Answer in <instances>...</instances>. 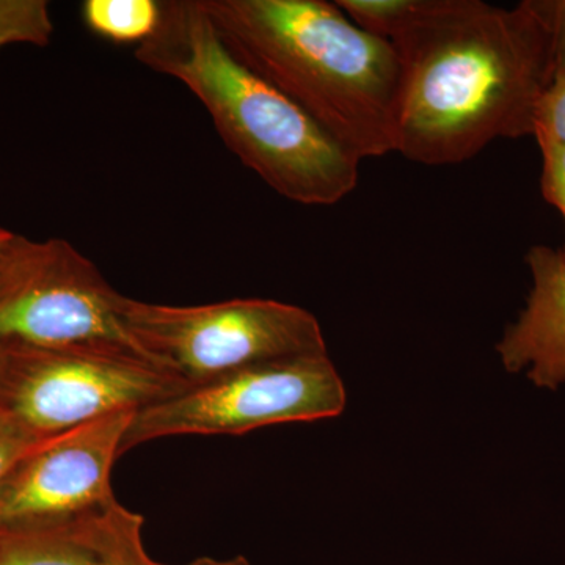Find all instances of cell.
I'll list each match as a JSON object with an SVG mask.
<instances>
[{"instance_id": "1", "label": "cell", "mask_w": 565, "mask_h": 565, "mask_svg": "<svg viewBox=\"0 0 565 565\" xmlns=\"http://www.w3.org/2000/svg\"><path fill=\"white\" fill-rule=\"evenodd\" d=\"M390 41L401 65L396 152L408 161L455 166L494 140L534 137L557 62L542 0H414Z\"/></svg>"}, {"instance_id": "2", "label": "cell", "mask_w": 565, "mask_h": 565, "mask_svg": "<svg viewBox=\"0 0 565 565\" xmlns=\"http://www.w3.org/2000/svg\"><path fill=\"white\" fill-rule=\"evenodd\" d=\"M237 61L359 161L396 152L401 65L392 41L326 0H202Z\"/></svg>"}, {"instance_id": "3", "label": "cell", "mask_w": 565, "mask_h": 565, "mask_svg": "<svg viewBox=\"0 0 565 565\" xmlns=\"http://www.w3.org/2000/svg\"><path fill=\"white\" fill-rule=\"evenodd\" d=\"M136 58L185 85L223 143L278 195L332 206L355 191L362 161L234 57L202 0L162 2L158 31L137 46Z\"/></svg>"}, {"instance_id": "4", "label": "cell", "mask_w": 565, "mask_h": 565, "mask_svg": "<svg viewBox=\"0 0 565 565\" xmlns=\"http://www.w3.org/2000/svg\"><path fill=\"white\" fill-rule=\"evenodd\" d=\"M189 384L131 345L3 344L0 411L39 437L139 411Z\"/></svg>"}, {"instance_id": "5", "label": "cell", "mask_w": 565, "mask_h": 565, "mask_svg": "<svg viewBox=\"0 0 565 565\" xmlns=\"http://www.w3.org/2000/svg\"><path fill=\"white\" fill-rule=\"evenodd\" d=\"M120 313L134 344L189 386L253 364L327 353L316 316L273 299L177 307L122 296Z\"/></svg>"}, {"instance_id": "6", "label": "cell", "mask_w": 565, "mask_h": 565, "mask_svg": "<svg viewBox=\"0 0 565 565\" xmlns=\"http://www.w3.org/2000/svg\"><path fill=\"white\" fill-rule=\"evenodd\" d=\"M348 404L329 353L253 364L136 411L121 456L159 438L243 435L274 424L337 418Z\"/></svg>"}, {"instance_id": "7", "label": "cell", "mask_w": 565, "mask_h": 565, "mask_svg": "<svg viewBox=\"0 0 565 565\" xmlns=\"http://www.w3.org/2000/svg\"><path fill=\"white\" fill-rule=\"evenodd\" d=\"M121 297L68 241L13 233L0 248L2 345L115 343L139 349L122 323Z\"/></svg>"}, {"instance_id": "8", "label": "cell", "mask_w": 565, "mask_h": 565, "mask_svg": "<svg viewBox=\"0 0 565 565\" xmlns=\"http://www.w3.org/2000/svg\"><path fill=\"white\" fill-rule=\"evenodd\" d=\"M136 411L44 438L0 482V526L66 525L117 500L111 470Z\"/></svg>"}, {"instance_id": "9", "label": "cell", "mask_w": 565, "mask_h": 565, "mask_svg": "<svg viewBox=\"0 0 565 565\" xmlns=\"http://www.w3.org/2000/svg\"><path fill=\"white\" fill-rule=\"evenodd\" d=\"M533 289L519 319L497 344L508 373L527 370L539 388L565 384V255L548 245H534L526 255Z\"/></svg>"}, {"instance_id": "10", "label": "cell", "mask_w": 565, "mask_h": 565, "mask_svg": "<svg viewBox=\"0 0 565 565\" xmlns=\"http://www.w3.org/2000/svg\"><path fill=\"white\" fill-rule=\"evenodd\" d=\"M92 514L61 526H0V565H98Z\"/></svg>"}, {"instance_id": "11", "label": "cell", "mask_w": 565, "mask_h": 565, "mask_svg": "<svg viewBox=\"0 0 565 565\" xmlns=\"http://www.w3.org/2000/svg\"><path fill=\"white\" fill-rule=\"evenodd\" d=\"M143 516L129 511L118 500L90 516V541L98 565H163L145 548Z\"/></svg>"}, {"instance_id": "12", "label": "cell", "mask_w": 565, "mask_h": 565, "mask_svg": "<svg viewBox=\"0 0 565 565\" xmlns=\"http://www.w3.org/2000/svg\"><path fill=\"white\" fill-rule=\"evenodd\" d=\"M85 28L117 44L145 43L158 31L162 2L156 0H87L82 3Z\"/></svg>"}, {"instance_id": "13", "label": "cell", "mask_w": 565, "mask_h": 565, "mask_svg": "<svg viewBox=\"0 0 565 565\" xmlns=\"http://www.w3.org/2000/svg\"><path fill=\"white\" fill-rule=\"evenodd\" d=\"M54 35L50 6L43 0H0V50L10 44L47 46Z\"/></svg>"}, {"instance_id": "14", "label": "cell", "mask_w": 565, "mask_h": 565, "mask_svg": "<svg viewBox=\"0 0 565 565\" xmlns=\"http://www.w3.org/2000/svg\"><path fill=\"white\" fill-rule=\"evenodd\" d=\"M337 6L364 32L390 41L414 0H338Z\"/></svg>"}, {"instance_id": "15", "label": "cell", "mask_w": 565, "mask_h": 565, "mask_svg": "<svg viewBox=\"0 0 565 565\" xmlns=\"http://www.w3.org/2000/svg\"><path fill=\"white\" fill-rule=\"evenodd\" d=\"M534 137L539 147L565 145V55H557L555 74L539 104Z\"/></svg>"}, {"instance_id": "16", "label": "cell", "mask_w": 565, "mask_h": 565, "mask_svg": "<svg viewBox=\"0 0 565 565\" xmlns=\"http://www.w3.org/2000/svg\"><path fill=\"white\" fill-rule=\"evenodd\" d=\"M43 440L13 416L0 411V482Z\"/></svg>"}, {"instance_id": "17", "label": "cell", "mask_w": 565, "mask_h": 565, "mask_svg": "<svg viewBox=\"0 0 565 565\" xmlns=\"http://www.w3.org/2000/svg\"><path fill=\"white\" fill-rule=\"evenodd\" d=\"M542 151V195L563 214L565 222V145H544ZM565 255V247L563 248Z\"/></svg>"}, {"instance_id": "18", "label": "cell", "mask_w": 565, "mask_h": 565, "mask_svg": "<svg viewBox=\"0 0 565 565\" xmlns=\"http://www.w3.org/2000/svg\"><path fill=\"white\" fill-rule=\"evenodd\" d=\"M542 6L555 33L557 55H565V0H542Z\"/></svg>"}, {"instance_id": "19", "label": "cell", "mask_w": 565, "mask_h": 565, "mask_svg": "<svg viewBox=\"0 0 565 565\" xmlns=\"http://www.w3.org/2000/svg\"><path fill=\"white\" fill-rule=\"evenodd\" d=\"M185 565H252L244 556L228 557V559H217V557H196Z\"/></svg>"}, {"instance_id": "20", "label": "cell", "mask_w": 565, "mask_h": 565, "mask_svg": "<svg viewBox=\"0 0 565 565\" xmlns=\"http://www.w3.org/2000/svg\"><path fill=\"white\" fill-rule=\"evenodd\" d=\"M11 236H13V232H10V230L2 228V226H0V248L6 245L7 241H9Z\"/></svg>"}, {"instance_id": "21", "label": "cell", "mask_w": 565, "mask_h": 565, "mask_svg": "<svg viewBox=\"0 0 565 565\" xmlns=\"http://www.w3.org/2000/svg\"><path fill=\"white\" fill-rule=\"evenodd\" d=\"M3 345L0 344V364H2Z\"/></svg>"}]
</instances>
